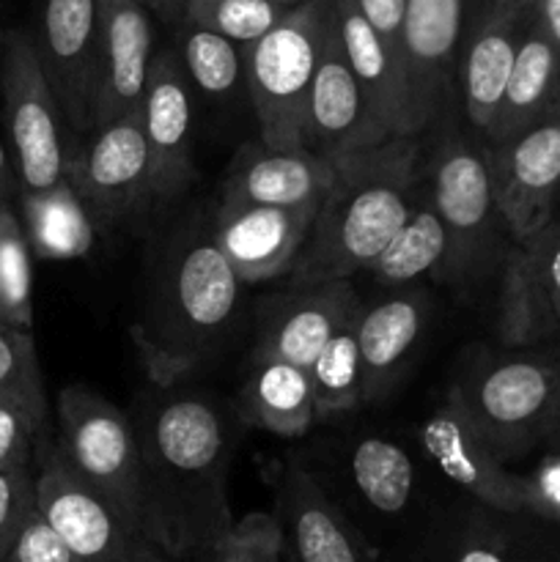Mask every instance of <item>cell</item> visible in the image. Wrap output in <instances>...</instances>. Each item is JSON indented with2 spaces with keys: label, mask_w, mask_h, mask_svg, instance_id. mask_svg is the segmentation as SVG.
I'll return each instance as SVG.
<instances>
[{
  "label": "cell",
  "mask_w": 560,
  "mask_h": 562,
  "mask_svg": "<svg viewBox=\"0 0 560 562\" xmlns=\"http://www.w3.org/2000/svg\"><path fill=\"white\" fill-rule=\"evenodd\" d=\"M152 536L184 562L234 525L225 477L231 439L223 415L203 395H170L135 417Z\"/></svg>",
  "instance_id": "1"
},
{
  "label": "cell",
  "mask_w": 560,
  "mask_h": 562,
  "mask_svg": "<svg viewBox=\"0 0 560 562\" xmlns=\"http://www.w3.org/2000/svg\"><path fill=\"white\" fill-rule=\"evenodd\" d=\"M333 162V184L318 201L305 245L285 274L291 289L349 280L368 269L415 209L421 135L390 137Z\"/></svg>",
  "instance_id": "2"
},
{
  "label": "cell",
  "mask_w": 560,
  "mask_h": 562,
  "mask_svg": "<svg viewBox=\"0 0 560 562\" xmlns=\"http://www.w3.org/2000/svg\"><path fill=\"white\" fill-rule=\"evenodd\" d=\"M239 274L214 236L184 241L163 267L135 344L157 387L184 379L228 329L239 302Z\"/></svg>",
  "instance_id": "3"
},
{
  "label": "cell",
  "mask_w": 560,
  "mask_h": 562,
  "mask_svg": "<svg viewBox=\"0 0 560 562\" xmlns=\"http://www.w3.org/2000/svg\"><path fill=\"white\" fill-rule=\"evenodd\" d=\"M329 22L333 0H300L261 38L242 44L258 140L267 146L305 148L307 93Z\"/></svg>",
  "instance_id": "4"
},
{
  "label": "cell",
  "mask_w": 560,
  "mask_h": 562,
  "mask_svg": "<svg viewBox=\"0 0 560 562\" xmlns=\"http://www.w3.org/2000/svg\"><path fill=\"white\" fill-rule=\"evenodd\" d=\"M448 401L505 461L560 431V368L536 355L500 357L470 368Z\"/></svg>",
  "instance_id": "5"
},
{
  "label": "cell",
  "mask_w": 560,
  "mask_h": 562,
  "mask_svg": "<svg viewBox=\"0 0 560 562\" xmlns=\"http://www.w3.org/2000/svg\"><path fill=\"white\" fill-rule=\"evenodd\" d=\"M432 201L445 228V258L434 278L472 283L494 267L500 231L508 234L494 201L486 146L448 132L432 162Z\"/></svg>",
  "instance_id": "6"
},
{
  "label": "cell",
  "mask_w": 560,
  "mask_h": 562,
  "mask_svg": "<svg viewBox=\"0 0 560 562\" xmlns=\"http://www.w3.org/2000/svg\"><path fill=\"white\" fill-rule=\"evenodd\" d=\"M60 450L77 475L121 516L152 536L146 492H143L141 448L135 423L102 395L69 384L58 395ZM154 538V536H152Z\"/></svg>",
  "instance_id": "7"
},
{
  "label": "cell",
  "mask_w": 560,
  "mask_h": 562,
  "mask_svg": "<svg viewBox=\"0 0 560 562\" xmlns=\"http://www.w3.org/2000/svg\"><path fill=\"white\" fill-rule=\"evenodd\" d=\"M36 505L80 562H176L77 475L58 442L38 453Z\"/></svg>",
  "instance_id": "8"
},
{
  "label": "cell",
  "mask_w": 560,
  "mask_h": 562,
  "mask_svg": "<svg viewBox=\"0 0 560 562\" xmlns=\"http://www.w3.org/2000/svg\"><path fill=\"white\" fill-rule=\"evenodd\" d=\"M3 97L22 192L55 190L66 181V121L44 75L36 42L25 33L5 36Z\"/></svg>",
  "instance_id": "9"
},
{
  "label": "cell",
  "mask_w": 560,
  "mask_h": 562,
  "mask_svg": "<svg viewBox=\"0 0 560 562\" xmlns=\"http://www.w3.org/2000/svg\"><path fill=\"white\" fill-rule=\"evenodd\" d=\"M486 157L511 241L538 234L560 206V99L530 130L489 143Z\"/></svg>",
  "instance_id": "10"
},
{
  "label": "cell",
  "mask_w": 560,
  "mask_h": 562,
  "mask_svg": "<svg viewBox=\"0 0 560 562\" xmlns=\"http://www.w3.org/2000/svg\"><path fill=\"white\" fill-rule=\"evenodd\" d=\"M91 140L69 148L66 181L97 217L115 220L154 192V154L141 110L88 132Z\"/></svg>",
  "instance_id": "11"
},
{
  "label": "cell",
  "mask_w": 560,
  "mask_h": 562,
  "mask_svg": "<svg viewBox=\"0 0 560 562\" xmlns=\"http://www.w3.org/2000/svg\"><path fill=\"white\" fill-rule=\"evenodd\" d=\"M38 58L71 132H93L99 0H44Z\"/></svg>",
  "instance_id": "12"
},
{
  "label": "cell",
  "mask_w": 560,
  "mask_h": 562,
  "mask_svg": "<svg viewBox=\"0 0 560 562\" xmlns=\"http://www.w3.org/2000/svg\"><path fill=\"white\" fill-rule=\"evenodd\" d=\"M497 327L505 346L560 335V220L514 241L505 256Z\"/></svg>",
  "instance_id": "13"
},
{
  "label": "cell",
  "mask_w": 560,
  "mask_h": 562,
  "mask_svg": "<svg viewBox=\"0 0 560 562\" xmlns=\"http://www.w3.org/2000/svg\"><path fill=\"white\" fill-rule=\"evenodd\" d=\"M390 137L393 135L373 119L362 97L333 16L311 93H307L305 148L324 159H338L379 146Z\"/></svg>",
  "instance_id": "14"
},
{
  "label": "cell",
  "mask_w": 560,
  "mask_h": 562,
  "mask_svg": "<svg viewBox=\"0 0 560 562\" xmlns=\"http://www.w3.org/2000/svg\"><path fill=\"white\" fill-rule=\"evenodd\" d=\"M313 214L316 206L220 203L214 241L242 283H264L291 272Z\"/></svg>",
  "instance_id": "15"
},
{
  "label": "cell",
  "mask_w": 560,
  "mask_h": 562,
  "mask_svg": "<svg viewBox=\"0 0 560 562\" xmlns=\"http://www.w3.org/2000/svg\"><path fill=\"white\" fill-rule=\"evenodd\" d=\"M421 442L439 472L472 499L503 514H527L525 475L505 470L503 459L470 426L453 401L423 423Z\"/></svg>",
  "instance_id": "16"
},
{
  "label": "cell",
  "mask_w": 560,
  "mask_h": 562,
  "mask_svg": "<svg viewBox=\"0 0 560 562\" xmlns=\"http://www.w3.org/2000/svg\"><path fill=\"white\" fill-rule=\"evenodd\" d=\"M464 0H406L401 53L417 132L439 119L456 71Z\"/></svg>",
  "instance_id": "17"
},
{
  "label": "cell",
  "mask_w": 560,
  "mask_h": 562,
  "mask_svg": "<svg viewBox=\"0 0 560 562\" xmlns=\"http://www.w3.org/2000/svg\"><path fill=\"white\" fill-rule=\"evenodd\" d=\"M154 31L141 0H99V80L93 130L141 110L154 58Z\"/></svg>",
  "instance_id": "18"
},
{
  "label": "cell",
  "mask_w": 560,
  "mask_h": 562,
  "mask_svg": "<svg viewBox=\"0 0 560 562\" xmlns=\"http://www.w3.org/2000/svg\"><path fill=\"white\" fill-rule=\"evenodd\" d=\"M141 121L154 154V192L157 198L179 195L192 176V99L181 55L163 49L152 58Z\"/></svg>",
  "instance_id": "19"
},
{
  "label": "cell",
  "mask_w": 560,
  "mask_h": 562,
  "mask_svg": "<svg viewBox=\"0 0 560 562\" xmlns=\"http://www.w3.org/2000/svg\"><path fill=\"white\" fill-rule=\"evenodd\" d=\"M333 179V159L318 157L311 148L247 143L231 159L223 181V203L318 206Z\"/></svg>",
  "instance_id": "20"
},
{
  "label": "cell",
  "mask_w": 560,
  "mask_h": 562,
  "mask_svg": "<svg viewBox=\"0 0 560 562\" xmlns=\"http://www.w3.org/2000/svg\"><path fill=\"white\" fill-rule=\"evenodd\" d=\"M278 521L294 562H379L377 549L307 472L283 475Z\"/></svg>",
  "instance_id": "21"
},
{
  "label": "cell",
  "mask_w": 560,
  "mask_h": 562,
  "mask_svg": "<svg viewBox=\"0 0 560 562\" xmlns=\"http://www.w3.org/2000/svg\"><path fill=\"white\" fill-rule=\"evenodd\" d=\"M360 311V300L349 280L296 285L291 294L280 296L269 307L256 355L280 357L307 371L335 329Z\"/></svg>",
  "instance_id": "22"
},
{
  "label": "cell",
  "mask_w": 560,
  "mask_h": 562,
  "mask_svg": "<svg viewBox=\"0 0 560 562\" xmlns=\"http://www.w3.org/2000/svg\"><path fill=\"white\" fill-rule=\"evenodd\" d=\"M333 16L344 53L373 119L393 137L421 135L415 126V113H412L404 66L393 58L377 31L368 25L357 0H333Z\"/></svg>",
  "instance_id": "23"
},
{
  "label": "cell",
  "mask_w": 560,
  "mask_h": 562,
  "mask_svg": "<svg viewBox=\"0 0 560 562\" xmlns=\"http://www.w3.org/2000/svg\"><path fill=\"white\" fill-rule=\"evenodd\" d=\"M560 99V49L552 38L533 25L522 36L503 102L489 126V143H503L541 121Z\"/></svg>",
  "instance_id": "24"
},
{
  "label": "cell",
  "mask_w": 560,
  "mask_h": 562,
  "mask_svg": "<svg viewBox=\"0 0 560 562\" xmlns=\"http://www.w3.org/2000/svg\"><path fill=\"white\" fill-rule=\"evenodd\" d=\"M522 33L514 11L494 9L472 36L461 60V97L470 124L486 135L503 102Z\"/></svg>",
  "instance_id": "25"
},
{
  "label": "cell",
  "mask_w": 560,
  "mask_h": 562,
  "mask_svg": "<svg viewBox=\"0 0 560 562\" xmlns=\"http://www.w3.org/2000/svg\"><path fill=\"white\" fill-rule=\"evenodd\" d=\"M242 415L278 437H302L316 420L311 373L280 357L253 355V371L242 390Z\"/></svg>",
  "instance_id": "26"
},
{
  "label": "cell",
  "mask_w": 560,
  "mask_h": 562,
  "mask_svg": "<svg viewBox=\"0 0 560 562\" xmlns=\"http://www.w3.org/2000/svg\"><path fill=\"white\" fill-rule=\"evenodd\" d=\"M423 329V296L399 294L357 316V349L362 366V398H379L393 373L417 344Z\"/></svg>",
  "instance_id": "27"
},
{
  "label": "cell",
  "mask_w": 560,
  "mask_h": 562,
  "mask_svg": "<svg viewBox=\"0 0 560 562\" xmlns=\"http://www.w3.org/2000/svg\"><path fill=\"white\" fill-rule=\"evenodd\" d=\"M27 245L42 258H80L93 241L91 212L69 181L49 192H22Z\"/></svg>",
  "instance_id": "28"
},
{
  "label": "cell",
  "mask_w": 560,
  "mask_h": 562,
  "mask_svg": "<svg viewBox=\"0 0 560 562\" xmlns=\"http://www.w3.org/2000/svg\"><path fill=\"white\" fill-rule=\"evenodd\" d=\"M443 258L445 228L432 192H426V195H417L410 217L368 269L382 285H406L423 274H437Z\"/></svg>",
  "instance_id": "29"
},
{
  "label": "cell",
  "mask_w": 560,
  "mask_h": 562,
  "mask_svg": "<svg viewBox=\"0 0 560 562\" xmlns=\"http://www.w3.org/2000/svg\"><path fill=\"white\" fill-rule=\"evenodd\" d=\"M351 483L379 516H401L415 494V464L404 448L368 437L351 453Z\"/></svg>",
  "instance_id": "30"
},
{
  "label": "cell",
  "mask_w": 560,
  "mask_h": 562,
  "mask_svg": "<svg viewBox=\"0 0 560 562\" xmlns=\"http://www.w3.org/2000/svg\"><path fill=\"white\" fill-rule=\"evenodd\" d=\"M360 316V313H357ZM357 316L340 324L307 373L313 384L316 417L351 412L362 401V366L357 349Z\"/></svg>",
  "instance_id": "31"
},
{
  "label": "cell",
  "mask_w": 560,
  "mask_h": 562,
  "mask_svg": "<svg viewBox=\"0 0 560 562\" xmlns=\"http://www.w3.org/2000/svg\"><path fill=\"white\" fill-rule=\"evenodd\" d=\"M31 245L25 225L0 201V322L31 329L33 324Z\"/></svg>",
  "instance_id": "32"
},
{
  "label": "cell",
  "mask_w": 560,
  "mask_h": 562,
  "mask_svg": "<svg viewBox=\"0 0 560 562\" xmlns=\"http://www.w3.org/2000/svg\"><path fill=\"white\" fill-rule=\"evenodd\" d=\"M181 64H184L187 77L206 97H225L245 77L242 44L198 25H190L184 31V38H181Z\"/></svg>",
  "instance_id": "33"
},
{
  "label": "cell",
  "mask_w": 560,
  "mask_h": 562,
  "mask_svg": "<svg viewBox=\"0 0 560 562\" xmlns=\"http://www.w3.org/2000/svg\"><path fill=\"white\" fill-rule=\"evenodd\" d=\"M289 9L275 0H184L190 25L206 27L236 44L261 38Z\"/></svg>",
  "instance_id": "34"
},
{
  "label": "cell",
  "mask_w": 560,
  "mask_h": 562,
  "mask_svg": "<svg viewBox=\"0 0 560 562\" xmlns=\"http://www.w3.org/2000/svg\"><path fill=\"white\" fill-rule=\"evenodd\" d=\"M0 395L25 401L27 406L47 417L42 368L31 329L0 322Z\"/></svg>",
  "instance_id": "35"
},
{
  "label": "cell",
  "mask_w": 560,
  "mask_h": 562,
  "mask_svg": "<svg viewBox=\"0 0 560 562\" xmlns=\"http://www.w3.org/2000/svg\"><path fill=\"white\" fill-rule=\"evenodd\" d=\"M47 417L25 401L0 395V470L33 467L47 445Z\"/></svg>",
  "instance_id": "36"
},
{
  "label": "cell",
  "mask_w": 560,
  "mask_h": 562,
  "mask_svg": "<svg viewBox=\"0 0 560 562\" xmlns=\"http://www.w3.org/2000/svg\"><path fill=\"white\" fill-rule=\"evenodd\" d=\"M33 510H36V472H33V467L0 470V562H5L11 554Z\"/></svg>",
  "instance_id": "37"
},
{
  "label": "cell",
  "mask_w": 560,
  "mask_h": 562,
  "mask_svg": "<svg viewBox=\"0 0 560 562\" xmlns=\"http://www.w3.org/2000/svg\"><path fill=\"white\" fill-rule=\"evenodd\" d=\"M5 562H80L77 554L71 552L69 543L53 530L47 519L38 514V505L33 516L27 519L25 530L16 538L14 549L5 558Z\"/></svg>",
  "instance_id": "38"
},
{
  "label": "cell",
  "mask_w": 560,
  "mask_h": 562,
  "mask_svg": "<svg viewBox=\"0 0 560 562\" xmlns=\"http://www.w3.org/2000/svg\"><path fill=\"white\" fill-rule=\"evenodd\" d=\"M527 514L560 525V448H555L530 475H525Z\"/></svg>",
  "instance_id": "39"
},
{
  "label": "cell",
  "mask_w": 560,
  "mask_h": 562,
  "mask_svg": "<svg viewBox=\"0 0 560 562\" xmlns=\"http://www.w3.org/2000/svg\"><path fill=\"white\" fill-rule=\"evenodd\" d=\"M368 25L377 31L384 47L393 53V58L404 66V53H401V33H404L406 0H357ZM406 75V71H404Z\"/></svg>",
  "instance_id": "40"
},
{
  "label": "cell",
  "mask_w": 560,
  "mask_h": 562,
  "mask_svg": "<svg viewBox=\"0 0 560 562\" xmlns=\"http://www.w3.org/2000/svg\"><path fill=\"white\" fill-rule=\"evenodd\" d=\"M538 11V25L541 31L552 38L555 47L560 49V0H538L536 3Z\"/></svg>",
  "instance_id": "41"
},
{
  "label": "cell",
  "mask_w": 560,
  "mask_h": 562,
  "mask_svg": "<svg viewBox=\"0 0 560 562\" xmlns=\"http://www.w3.org/2000/svg\"><path fill=\"white\" fill-rule=\"evenodd\" d=\"M456 562H511L500 549L486 547V543H472V547L461 549Z\"/></svg>",
  "instance_id": "42"
},
{
  "label": "cell",
  "mask_w": 560,
  "mask_h": 562,
  "mask_svg": "<svg viewBox=\"0 0 560 562\" xmlns=\"http://www.w3.org/2000/svg\"><path fill=\"white\" fill-rule=\"evenodd\" d=\"M16 179H20V176L14 173V168H11V162H9V154H5L3 143H0V201H5L9 195H14Z\"/></svg>",
  "instance_id": "43"
},
{
  "label": "cell",
  "mask_w": 560,
  "mask_h": 562,
  "mask_svg": "<svg viewBox=\"0 0 560 562\" xmlns=\"http://www.w3.org/2000/svg\"><path fill=\"white\" fill-rule=\"evenodd\" d=\"M146 9H154V11H173V9H184V0H141Z\"/></svg>",
  "instance_id": "44"
},
{
  "label": "cell",
  "mask_w": 560,
  "mask_h": 562,
  "mask_svg": "<svg viewBox=\"0 0 560 562\" xmlns=\"http://www.w3.org/2000/svg\"><path fill=\"white\" fill-rule=\"evenodd\" d=\"M497 3V9H505V11H514V14H519L522 9H530V5H536L538 0H494Z\"/></svg>",
  "instance_id": "45"
},
{
  "label": "cell",
  "mask_w": 560,
  "mask_h": 562,
  "mask_svg": "<svg viewBox=\"0 0 560 562\" xmlns=\"http://www.w3.org/2000/svg\"><path fill=\"white\" fill-rule=\"evenodd\" d=\"M275 3H283V5H294V3H300V0H275Z\"/></svg>",
  "instance_id": "46"
},
{
  "label": "cell",
  "mask_w": 560,
  "mask_h": 562,
  "mask_svg": "<svg viewBox=\"0 0 560 562\" xmlns=\"http://www.w3.org/2000/svg\"><path fill=\"white\" fill-rule=\"evenodd\" d=\"M552 439H555V445H558V448H560V431H558V434H555V437H552Z\"/></svg>",
  "instance_id": "47"
}]
</instances>
